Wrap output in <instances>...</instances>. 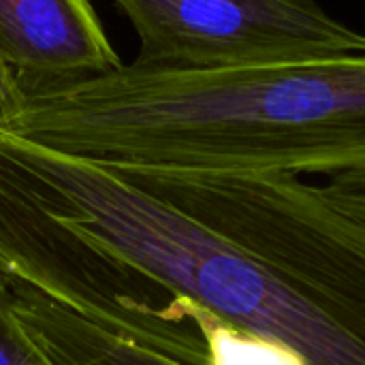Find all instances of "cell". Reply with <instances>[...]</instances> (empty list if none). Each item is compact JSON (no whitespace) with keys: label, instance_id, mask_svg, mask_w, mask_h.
<instances>
[{"label":"cell","instance_id":"obj_1","mask_svg":"<svg viewBox=\"0 0 365 365\" xmlns=\"http://www.w3.org/2000/svg\"><path fill=\"white\" fill-rule=\"evenodd\" d=\"M107 167V165H103ZM86 233L302 365H365V227L293 173L107 167Z\"/></svg>","mask_w":365,"mask_h":365},{"label":"cell","instance_id":"obj_2","mask_svg":"<svg viewBox=\"0 0 365 365\" xmlns=\"http://www.w3.org/2000/svg\"><path fill=\"white\" fill-rule=\"evenodd\" d=\"M9 133L118 167L336 175L365 167V56L120 68L24 90Z\"/></svg>","mask_w":365,"mask_h":365},{"label":"cell","instance_id":"obj_3","mask_svg":"<svg viewBox=\"0 0 365 365\" xmlns=\"http://www.w3.org/2000/svg\"><path fill=\"white\" fill-rule=\"evenodd\" d=\"M0 280L32 287L141 349L173 359L207 351L203 308L62 222L2 165Z\"/></svg>","mask_w":365,"mask_h":365},{"label":"cell","instance_id":"obj_4","mask_svg":"<svg viewBox=\"0 0 365 365\" xmlns=\"http://www.w3.org/2000/svg\"><path fill=\"white\" fill-rule=\"evenodd\" d=\"M139 38L137 64L231 68L365 56V32L317 0H113Z\"/></svg>","mask_w":365,"mask_h":365},{"label":"cell","instance_id":"obj_5","mask_svg":"<svg viewBox=\"0 0 365 365\" xmlns=\"http://www.w3.org/2000/svg\"><path fill=\"white\" fill-rule=\"evenodd\" d=\"M0 282L19 329L51 365H302L289 351L237 331L210 312L207 351L197 359H173L96 327L32 287Z\"/></svg>","mask_w":365,"mask_h":365},{"label":"cell","instance_id":"obj_6","mask_svg":"<svg viewBox=\"0 0 365 365\" xmlns=\"http://www.w3.org/2000/svg\"><path fill=\"white\" fill-rule=\"evenodd\" d=\"M0 60L24 90L105 75L124 64L90 0H0Z\"/></svg>","mask_w":365,"mask_h":365},{"label":"cell","instance_id":"obj_7","mask_svg":"<svg viewBox=\"0 0 365 365\" xmlns=\"http://www.w3.org/2000/svg\"><path fill=\"white\" fill-rule=\"evenodd\" d=\"M0 365H51L19 329L0 282Z\"/></svg>","mask_w":365,"mask_h":365},{"label":"cell","instance_id":"obj_8","mask_svg":"<svg viewBox=\"0 0 365 365\" xmlns=\"http://www.w3.org/2000/svg\"><path fill=\"white\" fill-rule=\"evenodd\" d=\"M319 188L338 210L365 227V167L329 175Z\"/></svg>","mask_w":365,"mask_h":365},{"label":"cell","instance_id":"obj_9","mask_svg":"<svg viewBox=\"0 0 365 365\" xmlns=\"http://www.w3.org/2000/svg\"><path fill=\"white\" fill-rule=\"evenodd\" d=\"M26 92L11 68L0 60V128L11 130L21 115Z\"/></svg>","mask_w":365,"mask_h":365}]
</instances>
